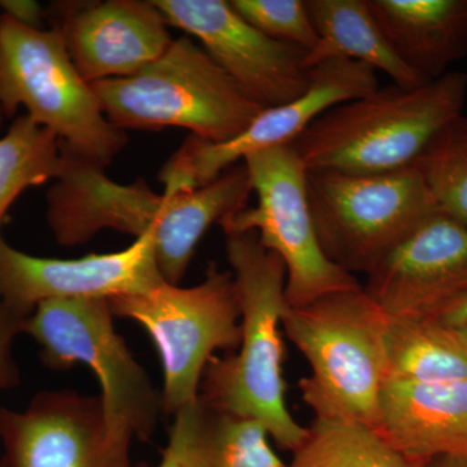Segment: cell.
<instances>
[{"label": "cell", "instance_id": "cell-2", "mask_svg": "<svg viewBox=\"0 0 467 467\" xmlns=\"http://www.w3.org/2000/svg\"><path fill=\"white\" fill-rule=\"evenodd\" d=\"M226 254L241 308L238 353L213 358L202 374L199 399L211 407L259 420L282 450L306 439L285 402L282 321L288 308L284 261L254 232L227 233Z\"/></svg>", "mask_w": 467, "mask_h": 467}, {"label": "cell", "instance_id": "cell-26", "mask_svg": "<svg viewBox=\"0 0 467 467\" xmlns=\"http://www.w3.org/2000/svg\"><path fill=\"white\" fill-rule=\"evenodd\" d=\"M29 316L0 300V391L14 389L21 382L20 368L12 348L17 335L23 334Z\"/></svg>", "mask_w": 467, "mask_h": 467}, {"label": "cell", "instance_id": "cell-11", "mask_svg": "<svg viewBox=\"0 0 467 467\" xmlns=\"http://www.w3.org/2000/svg\"><path fill=\"white\" fill-rule=\"evenodd\" d=\"M379 88L377 70L358 61L333 58L312 67L309 88L297 99L266 109L244 131L225 143L190 134L160 171L164 193L192 192L217 180L257 150L291 146L318 117Z\"/></svg>", "mask_w": 467, "mask_h": 467}, {"label": "cell", "instance_id": "cell-27", "mask_svg": "<svg viewBox=\"0 0 467 467\" xmlns=\"http://www.w3.org/2000/svg\"><path fill=\"white\" fill-rule=\"evenodd\" d=\"M0 12L33 29H46L48 12L33 0H0Z\"/></svg>", "mask_w": 467, "mask_h": 467}, {"label": "cell", "instance_id": "cell-22", "mask_svg": "<svg viewBox=\"0 0 467 467\" xmlns=\"http://www.w3.org/2000/svg\"><path fill=\"white\" fill-rule=\"evenodd\" d=\"M66 168L60 140L27 115L0 135V241L5 214L30 187L57 181Z\"/></svg>", "mask_w": 467, "mask_h": 467}, {"label": "cell", "instance_id": "cell-6", "mask_svg": "<svg viewBox=\"0 0 467 467\" xmlns=\"http://www.w3.org/2000/svg\"><path fill=\"white\" fill-rule=\"evenodd\" d=\"M20 107L64 150L101 168L128 144V133L110 124L76 69L63 33L33 29L0 12V109L12 119Z\"/></svg>", "mask_w": 467, "mask_h": 467}, {"label": "cell", "instance_id": "cell-5", "mask_svg": "<svg viewBox=\"0 0 467 467\" xmlns=\"http://www.w3.org/2000/svg\"><path fill=\"white\" fill-rule=\"evenodd\" d=\"M101 110L121 130L183 128L209 143L241 135L263 112L190 36L174 39L150 66L91 84Z\"/></svg>", "mask_w": 467, "mask_h": 467}, {"label": "cell", "instance_id": "cell-4", "mask_svg": "<svg viewBox=\"0 0 467 467\" xmlns=\"http://www.w3.org/2000/svg\"><path fill=\"white\" fill-rule=\"evenodd\" d=\"M282 326L309 364L299 387L315 420L376 429L387 380L389 318L364 287L288 306Z\"/></svg>", "mask_w": 467, "mask_h": 467}, {"label": "cell", "instance_id": "cell-10", "mask_svg": "<svg viewBox=\"0 0 467 467\" xmlns=\"http://www.w3.org/2000/svg\"><path fill=\"white\" fill-rule=\"evenodd\" d=\"M257 204L220 221L223 234L254 232L284 261L285 299L297 308L330 292L359 287L356 276L335 265L319 244L310 213L306 171L292 146L257 150L243 159Z\"/></svg>", "mask_w": 467, "mask_h": 467}, {"label": "cell", "instance_id": "cell-24", "mask_svg": "<svg viewBox=\"0 0 467 467\" xmlns=\"http://www.w3.org/2000/svg\"><path fill=\"white\" fill-rule=\"evenodd\" d=\"M413 165L439 211L467 226V117L445 126Z\"/></svg>", "mask_w": 467, "mask_h": 467}, {"label": "cell", "instance_id": "cell-30", "mask_svg": "<svg viewBox=\"0 0 467 467\" xmlns=\"http://www.w3.org/2000/svg\"><path fill=\"white\" fill-rule=\"evenodd\" d=\"M137 467H183L181 465L180 460L177 459V456L173 453V451L169 450V448H165L162 451L161 460H160L159 463L156 465H150V463L142 462L140 463Z\"/></svg>", "mask_w": 467, "mask_h": 467}, {"label": "cell", "instance_id": "cell-9", "mask_svg": "<svg viewBox=\"0 0 467 467\" xmlns=\"http://www.w3.org/2000/svg\"><path fill=\"white\" fill-rule=\"evenodd\" d=\"M306 190L319 244L343 270L368 275L439 208L420 171H308Z\"/></svg>", "mask_w": 467, "mask_h": 467}, {"label": "cell", "instance_id": "cell-32", "mask_svg": "<svg viewBox=\"0 0 467 467\" xmlns=\"http://www.w3.org/2000/svg\"><path fill=\"white\" fill-rule=\"evenodd\" d=\"M5 117L3 115L2 109H0V131H2L3 122H5Z\"/></svg>", "mask_w": 467, "mask_h": 467}, {"label": "cell", "instance_id": "cell-25", "mask_svg": "<svg viewBox=\"0 0 467 467\" xmlns=\"http://www.w3.org/2000/svg\"><path fill=\"white\" fill-rule=\"evenodd\" d=\"M232 7L252 26L276 42L306 52L318 45L306 0H232Z\"/></svg>", "mask_w": 467, "mask_h": 467}, {"label": "cell", "instance_id": "cell-28", "mask_svg": "<svg viewBox=\"0 0 467 467\" xmlns=\"http://www.w3.org/2000/svg\"><path fill=\"white\" fill-rule=\"evenodd\" d=\"M445 324L460 327L467 324V295L445 310L441 317Z\"/></svg>", "mask_w": 467, "mask_h": 467}, {"label": "cell", "instance_id": "cell-13", "mask_svg": "<svg viewBox=\"0 0 467 467\" xmlns=\"http://www.w3.org/2000/svg\"><path fill=\"white\" fill-rule=\"evenodd\" d=\"M0 467H133L131 441L109 431L99 396L41 391L24 410L0 407Z\"/></svg>", "mask_w": 467, "mask_h": 467}, {"label": "cell", "instance_id": "cell-1", "mask_svg": "<svg viewBox=\"0 0 467 467\" xmlns=\"http://www.w3.org/2000/svg\"><path fill=\"white\" fill-rule=\"evenodd\" d=\"M63 149V147H61ZM66 168L47 193V223L58 244H85L104 229L135 239L153 234L156 263L169 285H180L209 227L247 207L252 192L244 164L192 192L155 193L146 181L121 184L104 168L63 149Z\"/></svg>", "mask_w": 467, "mask_h": 467}, {"label": "cell", "instance_id": "cell-23", "mask_svg": "<svg viewBox=\"0 0 467 467\" xmlns=\"http://www.w3.org/2000/svg\"><path fill=\"white\" fill-rule=\"evenodd\" d=\"M290 467H425L404 456L371 427L315 420L292 451Z\"/></svg>", "mask_w": 467, "mask_h": 467}, {"label": "cell", "instance_id": "cell-31", "mask_svg": "<svg viewBox=\"0 0 467 467\" xmlns=\"http://www.w3.org/2000/svg\"><path fill=\"white\" fill-rule=\"evenodd\" d=\"M459 328L461 337H462L463 343H465L466 348H467V324L463 326H460Z\"/></svg>", "mask_w": 467, "mask_h": 467}, {"label": "cell", "instance_id": "cell-16", "mask_svg": "<svg viewBox=\"0 0 467 467\" xmlns=\"http://www.w3.org/2000/svg\"><path fill=\"white\" fill-rule=\"evenodd\" d=\"M48 20L63 33L76 69L90 85L134 76L174 41L152 0L57 3Z\"/></svg>", "mask_w": 467, "mask_h": 467}, {"label": "cell", "instance_id": "cell-14", "mask_svg": "<svg viewBox=\"0 0 467 467\" xmlns=\"http://www.w3.org/2000/svg\"><path fill=\"white\" fill-rule=\"evenodd\" d=\"M164 282L152 233L125 250L70 260L33 256L0 241V300L26 315L45 301L110 300L143 294Z\"/></svg>", "mask_w": 467, "mask_h": 467}, {"label": "cell", "instance_id": "cell-12", "mask_svg": "<svg viewBox=\"0 0 467 467\" xmlns=\"http://www.w3.org/2000/svg\"><path fill=\"white\" fill-rule=\"evenodd\" d=\"M169 26L201 42L209 57L263 109L297 99L309 88L308 52L276 42L225 0H152Z\"/></svg>", "mask_w": 467, "mask_h": 467}, {"label": "cell", "instance_id": "cell-3", "mask_svg": "<svg viewBox=\"0 0 467 467\" xmlns=\"http://www.w3.org/2000/svg\"><path fill=\"white\" fill-rule=\"evenodd\" d=\"M467 75L398 85L347 101L318 117L291 144L308 171L389 173L411 167L445 126L462 116Z\"/></svg>", "mask_w": 467, "mask_h": 467}, {"label": "cell", "instance_id": "cell-17", "mask_svg": "<svg viewBox=\"0 0 467 467\" xmlns=\"http://www.w3.org/2000/svg\"><path fill=\"white\" fill-rule=\"evenodd\" d=\"M374 430L396 451L420 462L467 454V380L387 379Z\"/></svg>", "mask_w": 467, "mask_h": 467}, {"label": "cell", "instance_id": "cell-19", "mask_svg": "<svg viewBox=\"0 0 467 467\" xmlns=\"http://www.w3.org/2000/svg\"><path fill=\"white\" fill-rule=\"evenodd\" d=\"M167 447L183 467H290L263 423L201 399L174 417Z\"/></svg>", "mask_w": 467, "mask_h": 467}, {"label": "cell", "instance_id": "cell-21", "mask_svg": "<svg viewBox=\"0 0 467 467\" xmlns=\"http://www.w3.org/2000/svg\"><path fill=\"white\" fill-rule=\"evenodd\" d=\"M387 379L416 383L467 380V348L459 328L438 317L389 318Z\"/></svg>", "mask_w": 467, "mask_h": 467}, {"label": "cell", "instance_id": "cell-20", "mask_svg": "<svg viewBox=\"0 0 467 467\" xmlns=\"http://www.w3.org/2000/svg\"><path fill=\"white\" fill-rule=\"evenodd\" d=\"M306 7L318 36V45L306 57L310 67L344 58L386 73L400 88L429 84L392 50L368 0H306Z\"/></svg>", "mask_w": 467, "mask_h": 467}, {"label": "cell", "instance_id": "cell-7", "mask_svg": "<svg viewBox=\"0 0 467 467\" xmlns=\"http://www.w3.org/2000/svg\"><path fill=\"white\" fill-rule=\"evenodd\" d=\"M117 318L142 326L158 350L164 386L162 413L175 417L199 399L202 374L217 350L241 342V308L232 272L209 265L192 287L167 282L143 294L113 297Z\"/></svg>", "mask_w": 467, "mask_h": 467}, {"label": "cell", "instance_id": "cell-15", "mask_svg": "<svg viewBox=\"0 0 467 467\" xmlns=\"http://www.w3.org/2000/svg\"><path fill=\"white\" fill-rule=\"evenodd\" d=\"M362 287L389 318H441L467 295V226L438 212L396 245Z\"/></svg>", "mask_w": 467, "mask_h": 467}, {"label": "cell", "instance_id": "cell-18", "mask_svg": "<svg viewBox=\"0 0 467 467\" xmlns=\"http://www.w3.org/2000/svg\"><path fill=\"white\" fill-rule=\"evenodd\" d=\"M405 66L427 82L467 57V0H368Z\"/></svg>", "mask_w": 467, "mask_h": 467}, {"label": "cell", "instance_id": "cell-29", "mask_svg": "<svg viewBox=\"0 0 467 467\" xmlns=\"http://www.w3.org/2000/svg\"><path fill=\"white\" fill-rule=\"evenodd\" d=\"M425 467H467V454L439 457V459L429 461Z\"/></svg>", "mask_w": 467, "mask_h": 467}, {"label": "cell", "instance_id": "cell-8", "mask_svg": "<svg viewBox=\"0 0 467 467\" xmlns=\"http://www.w3.org/2000/svg\"><path fill=\"white\" fill-rule=\"evenodd\" d=\"M109 300H50L36 306L23 334L38 344L48 368L86 365L100 384V401L113 435L147 441L162 414L161 392L113 325Z\"/></svg>", "mask_w": 467, "mask_h": 467}]
</instances>
